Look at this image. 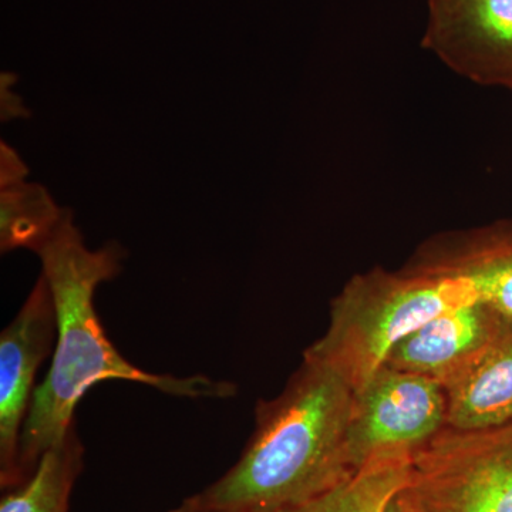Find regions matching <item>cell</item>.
Segmentation results:
<instances>
[{
  "label": "cell",
  "instance_id": "6da1fadb",
  "mask_svg": "<svg viewBox=\"0 0 512 512\" xmlns=\"http://www.w3.org/2000/svg\"><path fill=\"white\" fill-rule=\"evenodd\" d=\"M57 316L52 367L36 387L20 439L19 470L23 481L35 471L49 448L74 427L77 404L97 383L124 380L146 384L183 399H231L237 386L205 375H156L124 359L101 326L94 293L120 274L126 252L117 242L90 249L73 212L64 211L49 241L37 252Z\"/></svg>",
  "mask_w": 512,
  "mask_h": 512
},
{
  "label": "cell",
  "instance_id": "7a4b0ae2",
  "mask_svg": "<svg viewBox=\"0 0 512 512\" xmlns=\"http://www.w3.org/2000/svg\"><path fill=\"white\" fill-rule=\"evenodd\" d=\"M355 390L332 367L303 355L272 400L255 407V430L224 476L187 498L212 512H281L356 473L346 433Z\"/></svg>",
  "mask_w": 512,
  "mask_h": 512
},
{
  "label": "cell",
  "instance_id": "3957f363",
  "mask_svg": "<svg viewBox=\"0 0 512 512\" xmlns=\"http://www.w3.org/2000/svg\"><path fill=\"white\" fill-rule=\"evenodd\" d=\"M478 301L460 275L410 264L353 276L330 306L328 330L303 355L359 389L386 365L397 343L451 308Z\"/></svg>",
  "mask_w": 512,
  "mask_h": 512
},
{
  "label": "cell",
  "instance_id": "277c9868",
  "mask_svg": "<svg viewBox=\"0 0 512 512\" xmlns=\"http://www.w3.org/2000/svg\"><path fill=\"white\" fill-rule=\"evenodd\" d=\"M396 501L402 512H512V423L446 427L413 454Z\"/></svg>",
  "mask_w": 512,
  "mask_h": 512
},
{
  "label": "cell",
  "instance_id": "5b68a950",
  "mask_svg": "<svg viewBox=\"0 0 512 512\" xmlns=\"http://www.w3.org/2000/svg\"><path fill=\"white\" fill-rule=\"evenodd\" d=\"M447 427V396L440 383L383 366L353 394L346 433L357 471L386 453L413 454Z\"/></svg>",
  "mask_w": 512,
  "mask_h": 512
},
{
  "label": "cell",
  "instance_id": "8992f818",
  "mask_svg": "<svg viewBox=\"0 0 512 512\" xmlns=\"http://www.w3.org/2000/svg\"><path fill=\"white\" fill-rule=\"evenodd\" d=\"M57 316L45 275L0 335V484L3 491L22 484L20 439L35 394L37 370L55 352Z\"/></svg>",
  "mask_w": 512,
  "mask_h": 512
},
{
  "label": "cell",
  "instance_id": "52a82bcc",
  "mask_svg": "<svg viewBox=\"0 0 512 512\" xmlns=\"http://www.w3.org/2000/svg\"><path fill=\"white\" fill-rule=\"evenodd\" d=\"M423 46L473 82L512 90V0H429Z\"/></svg>",
  "mask_w": 512,
  "mask_h": 512
},
{
  "label": "cell",
  "instance_id": "ba28073f",
  "mask_svg": "<svg viewBox=\"0 0 512 512\" xmlns=\"http://www.w3.org/2000/svg\"><path fill=\"white\" fill-rule=\"evenodd\" d=\"M507 323L481 301L448 309L394 346L386 365L446 387L490 348Z\"/></svg>",
  "mask_w": 512,
  "mask_h": 512
},
{
  "label": "cell",
  "instance_id": "9c48e42d",
  "mask_svg": "<svg viewBox=\"0 0 512 512\" xmlns=\"http://www.w3.org/2000/svg\"><path fill=\"white\" fill-rule=\"evenodd\" d=\"M413 265L460 275L478 301L512 328V228H487L431 241Z\"/></svg>",
  "mask_w": 512,
  "mask_h": 512
},
{
  "label": "cell",
  "instance_id": "30bf717a",
  "mask_svg": "<svg viewBox=\"0 0 512 512\" xmlns=\"http://www.w3.org/2000/svg\"><path fill=\"white\" fill-rule=\"evenodd\" d=\"M444 390L447 396V427L483 431L511 424V326H505L490 348Z\"/></svg>",
  "mask_w": 512,
  "mask_h": 512
},
{
  "label": "cell",
  "instance_id": "8fae6325",
  "mask_svg": "<svg viewBox=\"0 0 512 512\" xmlns=\"http://www.w3.org/2000/svg\"><path fill=\"white\" fill-rule=\"evenodd\" d=\"M412 457L379 454L332 490L281 512H384L409 481Z\"/></svg>",
  "mask_w": 512,
  "mask_h": 512
},
{
  "label": "cell",
  "instance_id": "7c38bea8",
  "mask_svg": "<svg viewBox=\"0 0 512 512\" xmlns=\"http://www.w3.org/2000/svg\"><path fill=\"white\" fill-rule=\"evenodd\" d=\"M84 468V447L76 426L49 448L28 480L6 491L0 512H69L74 484Z\"/></svg>",
  "mask_w": 512,
  "mask_h": 512
},
{
  "label": "cell",
  "instance_id": "4fadbf2b",
  "mask_svg": "<svg viewBox=\"0 0 512 512\" xmlns=\"http://www.w3.org/2000/svg\"><path fill=\"white\" fill-rule=\"evenodd\" d=\"M60 208L43 185L26 180L0 185V249L37 252L62 221Z\"/></svg>",
  "mask_w": 512,
  "mask_h": 512
},
{
  "label": "cell",
  "instance_id": "5bb4252c",
  "mask_svg": "<svg viewBox=\"0 0 512 512\" xmlns=\"http://www.w3.org/2000/svg\"><path fill=\"white\" fill-rule=\"evenodd\" d=\"M28 174L29 168L23 163L19 154L9 144L2 141V147H0V185L26 180Z\"/></svg>",
  "mask_w": 512,
  "mask_h": 512
},
{
  "label": "cell",
  "instance_id": "9a60e30c",
  "mask_svg": "<svg viewBox=\"0 0 512 512\" xmlns=\"http://www.w3.org/2000/svg\"><path fill=\"white\" fill-rule=\"evenodd\" d=\"M10 74L2 76V117L3 120L15 119V117L28 116V111L23 107L22 101L16 94L10 92L9 84L15 80L9 79Z\"/></svg>",
  "mask_w": 512,
  "mask_h": 512
},
{
  "label": "cell",
  "instance_id": "2e32d148",
  "mask_svg": "<svg viewBox=\"0 0 512 512\" xmlns=\"http://www.w3.org/2000/svg\"><path fill=\"white\" fill-rule=\"evenodd\" d=\"M168 512H212V511L204 510V508H200V507H195V505H192V504L188 503L187 500H185L184 503L180 505V507L174 508V510H171Z\"/></svg>",
  "mask_w": 512,
  "mask_h": 512
},
{
  "label": "cell",
  "instance_id": "e0dca14e",
  "mask_svg": "<svg viewBox=\"0 0 512 512\" xmlns=\"http://www.w3.org/2000/svg\"><path fill=\"white\" fill-rule=\"evenodd\" d=\"M384 512H402V510H400L399 504H397L396 497L393 498L392 503L387 505L386 511Z\"/></svg>",
  "mask_w": 512,
  "mask_h": 512
}]
</instances>
